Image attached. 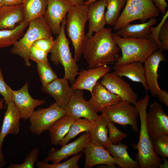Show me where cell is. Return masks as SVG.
<instances>
[{"label":"cell","mask_w":168,"mask_h":168,"mask_svg":"<svg viewBox=\"0 0 168 168\" xmlns=\"http://www.w3.org/2000/svg\"><path fill=\"white\" fill-rule=\"evenodd\" d=\"M94 121H91L85 118L77 119L72 124L67 134L60 142V146H62L67 144L71 139L74 138L81 133L89 132Z\"/></svg>","instance_id":"31"},{"label":"cell","mask_w":168,"mask_h":168,"mask_svg":"<svg viewBox=\"0 0 168 168\" xmlns=\"http://www.w3.org/2000/svg\"><path fill=\"white\" fill-rule=\"evenodd\" d=\"M66 114L64 110L56 102L47 108L39 109L34 111L29 118L30 130L33 134L39 136L48 130L55 121Z\"/></svg>","instance_id":"9"},{"label":"cell","mask_w":168,"mask_h":168,"mask_svg":"<svg viewBox=\"0 0 168 168\" xmlns=\"http://www.w3.org/2000/svg\"><path fill=\"white\" fill-rule=\"evenodd\" d=\"M107 121L109 140L112 144L117 145L126 138L127 134L119 130L115 126L114 123L107 120Z\"/></svg>","instance_id":"37"},{"label":"cell","mask_w":168,"mask_h":168,"mask_svg":"<svg viewBox=\"0 0 168 168\" xmlns=\"http://www.w3.org/2000/svg\"><path fill=\"white\" fill-rule=\"evenodd\" d=\"M39 149L37 147L33 148L30 153L27 155L25 161L20 164H11L8 168H33L38 159Z\"/></svg>","instance_id":"36"},{"label":"cell","mask_w":168,"mask_h":168,"mask_svg":"<svg viewBox=\"0 0 168 168\" xmlns=\"http://www.w3.org/2000/svg\"><path fill=\"white\" fill-rule=\"evenodd\" d=\"M153 151L157 156L168 157V135L163 134L152 140Z\"/></svg>","instance_id":"35"},{"label":"cell","mask_w":168,"mask_h":168,"mask_svg":"<svg viewBox=\"0 0 168 168\" xmlns=\"http://www.w3.org/2000/svg\"><path fill=\"white\" fill-rule=\"evenodd\" d=\"M108 120L123 126L130 125L132 129L138 133V117L139 112L135 105L127 100L108 106L101 112Z\"/></svg>","instance_id":"8"},{"label":"cell","mask_w":168,"mask_h":168,"mask_svg":"<svg viewBox=\"0 0 168 168\" xmlns=\"http://www.w3.org/2000/svg\"><path fill=\"white\" fill-rule=\"evenodd\" d=\"M107 119L101 113L94 121L90 133V140L93 143L100 145L106 149L111 143L108 136Z\"/></svg>","instance_id":"27"},{"label":"cell","mask_w":168,"mask_h":168,"mask_svg":"<svg viewBox=\"0 0 168 168\" xmlns=\"http://www.w3.org/2000/svg\"><path fill=\"white\" fill-rule=\"evenodd\" d=\"M85 156V167L91 168L97 165H114L115 161L108 151L101 146L89 139L83 150Z\"/></svg>","instance_id":"20"},{"label":"cell","mask_w":168,"mask_h":168,"mask_svg":"<svg viewBox=\"0 0 168 168\" xmlns=\"http://www.w3.org/2000/svg\"><path fill=\"white\" fill-rule=\"evenodd\" d=\"M166 60L165 54L159 50L155 51L144 63L146 82L153 97L156 96L161 90L158 83L160 75L157 72L160 63Z\"/></svg>","instance_id":"15"},{"label":"cell","mask_w":168,"mask_h":168,"mask_svg":"<svg viewBox=\"0 0 168 168\" xmlns=\"http://www.w3.org/2000/svg\"><path fill=\"white\" fill-rule=\"evenodd\" d=\"M89 5H72L66 17L65 28L74 47V58L76 62L83 54L87 39L85 28Z\"/></svg>","instance_id":"4"},{"label":"cell","mask_w":168,"mask_h":168,"mask_svg":"<svg viewBox=\"0 0 168 168\" xmlns=\"http://www.w3.org/2000/svg\"><path fill=\"white\" fill-rule=\"evenodd\" d=\"M68 81L64 77L62 78H57L46 85H42L41 87L43 92L52 97L57 104L63 109L74 92V90L68 85Z\"/></svg>","instance_id":"17"},{"label":"cell","mask_w":168,"mask_h":168,"mask_svg":"<svg viewBox=\"0 0 168 168\" xmlns=\"http://www.w3.org/2000/svg\"><path fill=\"white\" fill-rule=\"evenodd\" d=\"M98 0H88V1L84 3V4L89 5L91 3L95 2Z\"/></svg>","instance_id":"48"},{"label":"cell","mask_w":168,"mask_h":168,"mask_svg":"<svg viewBox=\"0 0 168 168\" xmlns=\"http://www.w3.org/2000/svg\"><path fill=\"white\" fill-rule=\"evenodd\" d=\"M12 90L4 80L2 71L0 68V94L3 97L6 105L12 100Z\"/></svg>","instance_id":"40"},{"label":"cell","mask_w":168,"mask_h":168,"mask_svg":"<svg viewBox=\"0 0 168 168\" xmlns=\"http://www.w3.org/2000/svg\"><path fill=\"white\" fill-rule=\"evenodd\" d=\"M77 119L66 114L55 121L48 129L51 143L54 145L59 144L68 132L72 124Z\"/></svg>","instance_id":"26"},{"label":"cell","mask_w":168,"mask_h":168,"mask_svg":"<svg viewBox=\"0 0 168 168\" xmlns=\"http://www.w3.org/2000/svg\"><path fill=\"white\" fill-rule=\"evenodd\" d=\"M111 69L110 66L105 65L87 70L82 69L71 87L73 90H86L91 93L98 80L109 72Z\"/></svg>","instance_id":"19"},{"label":"cell","mask_w":168,"mask_h":168,"mask_svg":"<svg viewBox=\"0 0 168 168\" xmlns=\"http://www.w3.org/2000/svg\"><path fill=\"white\" fill-rule=\"evenodd\" d=\"M4 100V99L3 100L2 99H1L0 100V110L2 109L3 107V106H4L3 100Z\"/></svg>","instance_id":"49"},{"label":"cell","mask_w":168,"mask_h":168,"mask_svg":"<svg viewBox=\"0 0 168 168\" xmlns=\"http://www.w3.org/2000/svg\"><path fill=\"white\" fill-rule=\"evenodd\" d=\"M54 41L52 37L42 38L35 41L32 46L38 48L48 54L52 46Z\"/></svg>","instance_id":"41"},{"label":"cell","mask_w":168,"mask_h":168,"mask_svg":"<svg viewBox=\"0 0 168 168\" xmlns=\"http://www.w3.org/2000/svg\"><path fill=\"white\" fill-rule=\"evenodd\" d=\"M28 25L26 33L13 45L10 52L12 54L21 57L26 66L30 67L31 64L29 56L30 48L33 43L37 40L52 37V32L43 16L31 21Z\"/></svg>","instance_id":"6"},{"label":"cell","mask_w":168,"mask_h":168,"mask_svg":"<svg viewBox=\"0 0 168 168\" xmlns=\"http://www.w3.org/2000/svg\"><path fill=\"white\" fill-rule=\"evenodd\" d=\"M7 107L5 113L0 131V168L5 164L2 152V144L5 138L8 134H18L20 132V120L21 116L14 103L11 100L6 105Z\"/></svg>","instance_id":"13"},{"label":"cell","mask_w":168,"mask_h":168,"mask_svg":"<svg viewBox=\"0 0 168 168\" xmlns=\"http://www.w3.org/2000/svg\"><path fill=\"white\" fill-rule=\"evenodd\" d=\"M156 96L161 102L168 107V92L166 91L161 90Z\"/></svg>","instance_id":"44"},{"label":"cell","mask_w":168,"mask_h":168,"mask_svg":"<svg viewBox=\"0 0 168 168\" xmlns=\"http://www.w3.org/2000/svg\"><path fill=\"white\" fill-rule=\"evenodd\" d=\"M4 5L3 0H0V7L4 6Z\"/></svg>","instance_id":"50"},{"label":"cell","mask_w":168,"mask_h":168,"mask_svg":"<svg viewBox=\"0 0 168 168\" xmlns=\"http://www.w3.org/2000/svg\"><path fill=\"white\" fill-rule=\"evenodd\" d=\"M168 16V12L164 14L162 20L160 23L158 25V26L156 27H154L152 26L151 28V33L149 36V39L154 41L157 44L158 49H160L161 46V43L158 38L159 32L161 28L166 20Z\"/></svg>","instance_id":"42"},{"label":"cell","mask_w":168,"mask_h":168,"mask_svg":"<svg viewBox=\"0 0 168 168\" xmlns=\"http://www.w3.org/2000/svg\"><path fill=\"white\" fill-rule=\"evenodd\" d=\"M66 17L61 24V30L56 39L54 41L50 51V59L54 64H61L64 70V77L72 84L79 73V68L77 62L72 56L68 40L65 32Z\"/></svg>","instance_id":"5"},{"label":"cell","mask_w":168,"mask_h":168,"mask_svg":"<svg viewBox=\"0 0 168 168\" xmlns=\"http://www.w3.org/2000/svg\"><path fill=\"white\" fill-rule=\"evenodd\" d=\"M160 12L152 0H126L124 9L114 25V29L118 30L136 20L144 23L149 19L157 17Z\"/></svg>","instance_id":"7"},{"label":"cell","mask_w":168,"mask_h":168,"mask_svg":"<svg viewBox=\"0 0 168 168\" xmlns=\"http://www.w3.org/2000/svg\"><path fill=\"white\" fill-rule=\"evenodd\" d=\"M23 21L22 4L0 7V30L13 29Z\"/></svg>","instance_id":"23"},{"label":"cell","mask_w":168,"mask_h":168,"mask_svg":"<svg viewBox=\"0 0 168 168\" xmlns=\"http://www.w3.org/2000/svg\"><path fill=\"white\" fill-rule=\"evenodd\" d=\"M163 163H161L159 166L160 168H168V161L165 157H163Z\"/></svg>","instance_id":"47"},{"label":"cell","mask_w":168,"mask_h":168,"mask_svg":"<svg viewBox=\"0 0 168 168\" xmlns=\"http://www.w3.org/2000/svg\"><path fill=\"white\" fill-rule=\"evenodd\" d=\"M106 3V0H98L89 5L87 11L88 29L86 35L87 38L92 36L93 32H97L105 27Z\"/></svg>","instance_id":"22"},{"label":"cell","mask_w":168,"mask_h":168,"mask_svg":"<svg viewBox=\"0 0 168 168\" xmlns=\"http://www.w3.org/2000/svg\"><path fill=\"white\" fill-rule=\"evenodd\" d=\"M47 54L44 51L34 46L30 48L29 54V58L37 64L40 63H46L48 62Z\"/></svg>","instance_id":"38"},{"label":"cell","mask_w":168,"mask_h":168,"mask_svg":"<svg viewBox=\"0 0 168 168\" xmlns=\"http://www.w3.org/2000/svg\"><path fill=\"white\" fill-rule=\"evenodd\" d=\"M22 4L24 21L29 23L31 21L44 16L47 0H25Z\"/></svg>","instance_id":"29"},{"label":"cell","mask_w":168,"mask_h":168,"mask_svg":"<svg viewBox=\"0 0 168 168\" xmlns=\"http://www.w3.org/2000/svg\"><path fill=\"white\" fill-rule=\"evenodd\" d=\"M64 109L67 114L77 119L84 118L91 121H95L99 116L85 100L82 90H74L72 97Z\"/></svg>","instance_id":"16"},{"label":"cell","mask_w":168,"mask_h":168,"mask_svg":"<svg viewBox=\"0 0 168 168\" xmlns=\"http://www.w3.org/2000/svg\"><path fill=\"white\" fill-rule=\"evenodd\" d=\"M25 0H3L5 5H15L22 4Z\"/></svg>","instance_id":"45"},{"label":"cell","mask_w":168,"mask_h":168,"mask_svg":"<svg viewBox=\"0 0 168 168\" xmlns=\"http://www.w3.org/2000/svg\"><path fill=\"white\" fill-rule=\"evenodd\" d=\"M37 68L43 86L50 83L58 78L56 74L50 67L49 62L37 63Z\"/></svg>","instance_id":"34"},{"label":"cell","mask_w":168,"mask_h":168,"mask_svg":"<svg viewBox=\"0 0 168 168\" xmlns=\"http://www.w3.org/2000/svg\"><path fill=\"white\" fill-rule=\"evenodd\" d=\"M145 122L148 135L152 140L163 134H168V116L157 101L150 104L146 113Z\"/></svg>","instance_id":"10"},{"label":"cell","mask_w":168,"mask_h":168,"mask_svg":"<svg viewBox=\"0 0 168 168\" xmlns=\"http://www.w3.org/2000/svg\"><path fill=\"white\" fill-rule=\"evenodd\" d=\"M91 94V97L88 101L97 113L122 100L119 96L110 92L98 81L94 87Z\"/></svg>","instance_id":"21"},{"label":"cell","mask_w":168,"mask_h":168,"mask_svg":"<svg viewBox=\"0 0 168 168\" xmlns=\"http://www.w3.org/2000/svg\"><path fill=\"white\" fill-rule=\"evenodd\" d=\"M149 100V96L147 94L144 98L137 101L135 105L139 112L141 123L139 141L136 146L138 151L137 161L140 168H158L162 161L153 151L152 140L148 135L146 125V116Z\"/></svg>","instance_id":"3"},{"label":"cell","mask_w":168,"mask_h":168,"mask_svg":"<svg viewBox=\"0 0 168 168\" xmlns=\"http://www.w3.org/2000/svg\"><path fill=\"white\" fill-rule=\"evenodd\" d=\"M158 38L161 43L160 50L162 51L168 49V21L166 20L162 25L158 35Z\"/></svg>","instance_id":"39"},{"label":"cell","mask_w":168,"mask_h":168,"mask_svg":"<svg viewBox=\"0 0 168 168\" xmlns=\"http://www.w3.org/2000/svg\"><path fill=\"white\" fill-rule=\"evenodd\" d=\"M28 83L26 82L20 89L12 90L11 99L18 110L21 118L24 120L29 119L35 108L44 104V99H35L30 96L28 90Z\"/></svg>","instance_id":"14"},{"label":"cell","mask_w":168,"mask_h":168,"mask_svg":"<svg viewBox=\"0 0 168 168\" xmlns=\"http://www.w3.org/2000/svg\"><path fill=\"white\" fill-rule=\"evenodd\" d=\"M112 30L104 27L87 38L83 55L89 68L114 63L120 49L112 37Z\"/></svg>","instance_id":"1"},{"label":"cell","mask_w":168,"mask_h":168,"mask_svg":"<svg viewBox=\"0 0 168 168\" xmlns=\"http://www.w3.org/2000/svg\"><path fill=\"white\" fill-rule=\"evenodd\" d=\"M155 4L156 7L159 10L162 14L166 12L167 5L165 0H152Z\"/></svg>","instance_id":"43"},{"label":"cell","mask_w":168,"mask_h":168,"mask_svg":"<svg viewBox=\"0 0 168 168\" xmlns=\"http://www.w3.org/2000/svg\"><path fill=\"white\" fill-rule=\"evenodd\" d=\"M128 149V146L121 142L117 145L111 143L106 149L114 158L115 164L122 168H140L138 162L130 157L127 152Z\"/></svg>","instance_id":"28"},{"label":"cell","mask_w":168,"mask_h":168,"mask_svg":"<svg viewBox=\"0 0 168 168\" xmlns=\"http://www.w3.org/2000/svg\"><path fill=\"white\" fill-rule=\"evenodd\" d=\"M89 139V132H85L77 140L64 145L59 149L51 148L44 161L58 163L70 156L77 154L83 151Z\"/></svg>","instance_id":"18"},{"label":"cell","mask_w":168,"mask_h":168,"mask_svg":"<svg viewBox=\"0 0 168 168\" xmlns=\"http://www.w3.org/2000/svg\"><path fill=\"white\" fill-rule=\"evenodd\" d=\"M112 37L122 52L115 65L127 64L133 62L144 63L158 49L156 43L149 39L124 38L113 33Z\"/></svg>","instance_id":"2"},{"label":"cell","mask_w":168,"mask_h":168,"mask_svg":"<svg viewBox=\"0 0 168 168\" xmlns=\"http://www.w3.org/2000/svg\"><path fill=\"white\" fill-rule=\"evenodd\" d=\"M72 5L69 0H47V6L43 17L52 33L58 35L61 24Z\"/></svg>","instance_id":"11"},{"label":"cell","mask_w":168,"mask_h":168,"mask_svg":"<svg viewBox=\"0 0 168 168\" xmlns=\"http://www.w3.org/2000/svg\"><path fill=\"white\" fill-rule=\"evenodd\" d=\"M106 23L114 26L120 16V11L125 5L126 0H106Z\"/></svg>","instance_id":"32"},{"label":"cell","mask_w":168,"mask_h":168,"mask_svg":"<svg viewBox=\"0 0 168 168\" xmlns=\"http://www.w3.org/2000/svg\"><path fill=\"white\" fill-rule=\"evenodd\" d=\"M82 154V152L74 156L69 160L62 163L49 164L45 161H38L36 164L38 168H78V162Z\"/></svg>","instance_id":"33"},{"label":"cell","mask_w":168,"mask_h":168,"mask_svg":"<svg viewBox=\"0 0 168 168\" xmlns=\"http://www.w3.org/2000/svg\"><path fill=\"white\" fill-rule=\"evenodd\" d=\"M73 5H83L84 3L83 0H69Z\"/></svg>","instance_id":"46"},{"label":"cell","mask_w":168,"mask_h":168,"mask_svg":"<svg viewBox=\"0 0 168 168\" xmlns=\"http://www.w3.org/2000/svg\"><path fill=\"white\" fill-rule=\"evenodd\" d=\"M142 63L136 61L122 65H114L113 73L121 77L124 76L134 82L141 83L147 92L149 90L146 82Z\"/></svg>","instance_id":"24"},{"label":"cell","mask_w":168,"mask_h":168,"mask_svg":"<svg viewBox=\"0 0 168 168\" xmlns=\"http://www.w3.org/2000/svg\"><path fill=\"white\" fill-rule=\"evenodd\" d=\"M100 82L110 92L119 96L135 105L138 96L131 87L130 85L113 72H108L101 78Z\"/></svg>","instance_id":"12"},{"label":"cell","mask_w":168,"mask_h":168,"mask_svg":"<svg viewBox=\"0 0 168 168\" xmlns=\"http://www.w3.org/2000/svg\"><path fill=\"white\" fill-rule=\"evenodd\" d=\"M28 25L29 23L23 21L13 29L0 30V49L15 44L21 38Z\"/></svg>","instance_id":"30"},{"label":"cell","mask_w":168,"mask_h":168,"mask_svg":"<svg viewBox=\"0 0 168 168\" xmlns=\"http://www.w3.org/2000/svg\"><path fill=\"white\" fill-rule=\"evenodd\" d=\"M156 22V19L152 18L148 21L141 24L129 23L118 30L116 34L124 38L149 39L151 32V28Z\"/></svg>","instance_id":"25"}]
</instances>
